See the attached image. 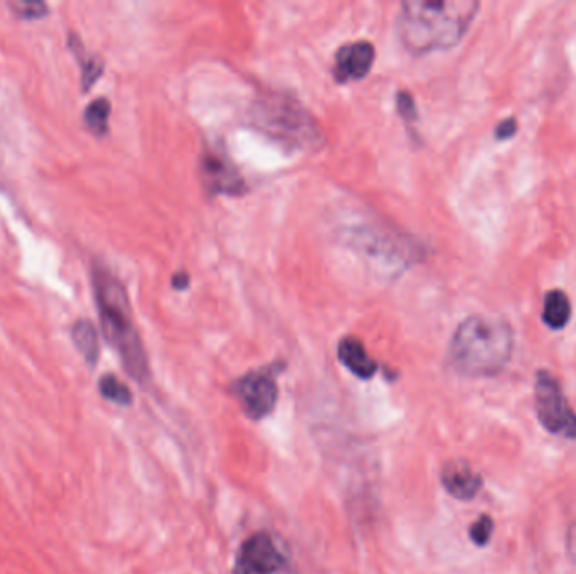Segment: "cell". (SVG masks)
<instances>
[{
	"label": "cell",
	"instance_id": "obj_1",
	"mask_svg": "<svg viewBox=\"0 0 576 574\" xmlns=\"http://www.w3.org/2000/svg\"><path fill=\"white\" fill-rule=\"evenodd\" d=\"M477 0H406L398 14V36L410 53L454 48L479 14Z\"/></svg>",
	"mask_w": 576,
	"mask_h": 574
},
{
	"label": "cell",
	"instance_id": "obj_2",
	"mask_svg": "<svg viewBox=\"0 0 576 574\" xmlns=\"http://www.w3.org/2000/svg\"><path fill=\"white\" fill-rule=\"evenodd\" d=\"M514 344V330L506 320L470 315L452 335L448 362L465 378H494L511 362Z\"/></svg>",
	"mask_w": 576,
	"mask_h": 574
},
{
	"label": "cell",
	"instance_id": "obj_3",
	"mask_svg": "<svg viewBox=\"0 0 576 574\" xmlns=\"http://www.w3.org/2000/svg\"><path fill=\"white\" fill-rule=\"evenodd\" d=\"M91 275L105 339L122 359L123 369L128 376L137 383H147L150 379L149 359L139 330L135 327L127 290L115 275L108 272V268L98 263L93 266Z\"/></svg>",
	"mask_w": 576,
	"mask_h": 574
},
{
	"label": "cell",
	"instance_id": "obj_4",
	"mask_svg": "<svg viewBox=\"0 0 576 574\" xmlns=\"http://www.w3.org/2000/svg\"><path fill=\"white\" fill-rule=\"evenodd\" d=\"M251 123L290 149L314 150L324 145L319 123L299 101L280 93H268L255 101Z\"/></svg>",
	"mask_w": 576,
	"mask_h": 574
},
{
	"label": "cell",
	"instance_id": "obj_5",
	"mask_svg": "<svg viewBox=\"0 0 576 574\" xmlns=\"http://www.w3.org/2000/svg\"><path fill=\"white\" fill-rule=\"evenodd\" d=\"M534 410L544 430L551 435L576 440V413L568 403L555 374L539 369L534 376Z\"/></svg>",
	"mask_w": 576,
	"mask_h": 574
},
{
	"label": "cell",
	"instance_id": "obj_6",
	"mask_svg": "<svg viewBox=\"0 0 576 574\" xmlns=\"http://www.w3.org/2000/svg\"><path fill=\"white\" fill-rule=\"evenodd\" d=\"M282 369L283 364H270L241 376L231 386L235 398L240 401L241 408L250 420H263L275 410L278 399L277 376L282 373Z\"/></svg>",
	"mask_w": 576,
	"mask_h": 574
},
{
	"label": "cell",
	"instance_id": "obj_7",
	"mask_svg": "<svg viewBox=\"0 0 576 574\" xmlns=\"http://www.w3.org/2000/svg\"><path fill=\"white\" fill-rule=\"evenodd\" d=\"M290 566L277 539L268 532H256L241 544L233 574H272Z\"/></svg>",
	"mask_w": 576,
	"mask_h": 574
},
{
	"label": "cell",
	"instance_id": "obj_8",
	"mask_svg": "<svg viewBox=\"0 0 576 574\" xmlns=\"http://www.w3.org/2000/svg\"><path fill=\"white\" fill-rule=\"evenodd\" d=\"M199 177L209 194L241 196L246 192V182L226 155L218 149L204 150L199 162Z\"/></svg>",
	"mask_w": 576,
	"mask_h": 574
},
{
	"label": "cell",
	"instance_id": "obj_9",
	"mask_svg": "<svg viewBox=\"0 0 576 574\" xmlns=\"http://www.w3.org/2000/svg\"><path fill=\"white\" fill-rule=\"evenodd\" d=\"M374 56H376V51H374L373 44L368 41L344 44L337 49L332 75L337 83L363 80L371 71Z\"/></svg>",
	"mask_w": 576,
	"mask_h": 574
},
{
	"label": "cell",
	"instance_id": "obj_10",
	"mask_svg": "<svg viewBox=\"0 0 576 574\" xmlns=\"http://www.w3.org/2000/svg\"><path fill=\"white\" fill-rule=\"evenodd\" d=\"M440 479H442L443 489L447 490L448 494L464 502L474 499L484 485L482 475L464 460H452V462L445 463Z\"/></svg>",
	"mask_w": 576,
	"mask_h": 574
},
{
	"label": "cell",
	"instance_id": "obj_11",
	"mask_svg": "<svg viewBox=\"0 0 576 574\" xmlns=\"http://www.w3.org/2000/svg\"><path fill=\"white\" fill-rule=\"evenodd\" d=\"M337 356H339V361H341L352 374H356L358 378H373L376 371H378V364H376L373 357L369 356L368 352H366V347L363 346V342L356 339V337H344V339L339 342Z\"/></svg>",
	"mask_w": 576,
	"mask_h": 574
},
{
	"label": "cell",
	"instance_id": "obj_12",
	"mask_svg": "<svg viewBox=\"0 0 576 574\" xmlns=\"http://www.w3.org/2000/svg\"><path fill=\"white\" fill-rule=\"evenodd\" d=\"M571 317H573V305L568 293L563 292L561 288H553L550 292H546L541 312L544 325L551 330H563L570 324Z\"/></svg>",
	"mask_w": 576,
	"mask_h": 574
},
{
	"label": "cell",
	"instance_id": "obj_13",
	"mask_svg": "<svg viewBox=\"0 0 576 574\" xmlns=\"http://www.w3.org/2000/svg\"><path fill=\"white\" fill-rule=\"evenodd\" d=\"M71 339L75 342L76 349L90 366H95L100 356V344H98V332L90 320H78L71 329Z\"/></svg>",
	"mask_w": 576,
	"mask_h": 574
},
{
	"label": "cell",
	"instance_id": "obj_14",
	"mask_svg": "<svg viewBox=\"0 0 576 574\" xmlns=\"http://www.w3.org/2000/svg\"><path fill=\"white\" fill-rule=\"evenodd\" d=\"M70 48L73 49V53H76V56L80 59L81 83H83V90H88L102 76L103 59L100 56H96V54L86 53L81 39L76 38L75 34L70 36Z\"/></svg>",
	"mask_w": 576,
	"mask_h": 574
},
{
	"label": "cell",
	"instance_id": "obj_15",
	"mask_svg": "<svg viewBox=\"0 0 576 574\" xmlns=\"http://www.w3.org/2000/svg\"><path fill=\"white\" fill-rule=\"evenodd\" d=\"M110 112H112V105L107 98H96L91 101L85 110L86 127L90 128L91 133H95L98 137L107 135Z\"/></svg>",
	"mask_w": 576,
	"mask_h": 574
},
{
	"label": "cell",
	"instance_id": "obj_16",
	"mask_svg": "<svg viewBox=\"0 0 576 574\" xmlns=\"http://www.w3.org/2000/svg\"><path fill=\"white\" fill-rule=\"evenodd\" d=\"M100 393H102L103 398L112 401V403L120 404V406H130L132 401H134V396H132V391L128 389L127 384H123L117 376L113 374H105L102 379H100Z\"/></svg>",
	"mask_w": 576,
	"mask_h": 574
},
{
	"label": "cell",
	"instance_id": "obj_17",
	"mask_svg": "<svg viewBox=\"0 0 576 574\" xmlns=\"http://www.w3.org/2000/svg\"><path fill=\"white\" fill-rule=\"evenodd\" d=\"M494 521H492L491 516H480L477 521L470 526L469 537L470 541L479 546V548H486L487 544L491 543L492 534H494Z\"/></svg>",
	"mask_w": 576,
	"mask_h": 574
},
{
	"label": "cell",
	"instance_id": "obj_18",
	"mask_svg": "<svg viewBox=\"0 0 576 574\" xmlns=\"http://www.w3.org/2000/svg\"><path fill=\"white\" fill-rule=\"evenodd\" d=\"M12 9L17 16L24 19H38L48 14V6L43 2H34V0H21V2H12Z\"/></svg>",
	"mask_w": 576,
	"mask_h": 574
},
{
	"label": "cell",
	"instance_id": "obj_19",
	"mask_svg": "<svg viewBox=\"0 0 576 574\" xmlns=\"http://www.w3.org/2000/svg\"><path fill=\"white\" fill-rule=\"evenodd\" d=\"M396 107H398V113L400 117L406 122H415L418 118V110H416L415 98L408 91H400L396 95Z\"/></svg>",
	"mask_w": 576,
	"mask_h": 574
},
{
	"label": "cell",
	"instance_id": "obj_20",
	"mask_svg": "<svg viewBox=\"0 0 576 574\" xmlns=\"http://www.w3.org/2000/svg\"><path fill=\"white\" fill-rule=\"evenodd\" d=\"M519 123L514 117L506 118L502 120L501 123H497L496 130H494V137L499 142H506V140L512 139L516 133H518Z\"/></svg>",
	"mask_w": 576,
	"mask_h": 574
},
{
	"label": "cell",
	"instance_id": "obj_21",
	"mask_svg": "<svg viewBox=\"0 0 576 574\" xmlns=\"http://www.w3.org/2000/svg\"><path fill=\"white\" fill-rule=\"evenodd\" d=\"M566 551L571 561L576 564V522H573L566 532Z\"/></svg>",
	"mask_w": 576,
	"mask_h": 574
},
{
	"label": "cell",
	"instance_id": "obj_22",
	"mask_svg": "<svg viewBox=\"0 0 576 574\" xmlns=\"http://www.w3.org/2000/svg\"><path fill=\"white\" fill-rule=\"evenodd\" d=\"M189 283H191V278L187 275L186 272H179L177 273L176 277L172 278V285L177 290H184V288L189 287Z\"/></svg>",
	"mask_w": 576,
	"mask_h": 574
},
{
	"label": "cell",
	"instance_id": "obj_23",
	"mask_svg": "<svg viewBox=\"0 0 576 574\" xmlns=\"http://www.w3.org/2000/svg\"><path fill=\"white\" fill-rule=\"evenodd\" d=\"M272 574H294V573H292V569H290V566H287V568L280 569V571H277V573Z\"/></svg>",
	"mask_w": 576,
	"mask_h": 574
}]
</instances>
